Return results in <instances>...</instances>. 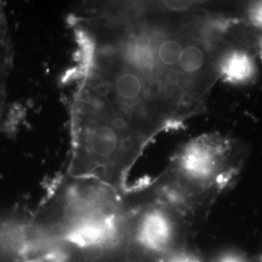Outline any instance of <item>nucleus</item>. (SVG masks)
I'll return each instance as SVG.
<instances>
[{"label": "nucleus", "mask_w": 262, "mask_h": 262, "mask_svg": "<svg viewBox=\"0 0 262 262\" xmlns=\"http://www.w3.org/2000/svg\"><path fill=\"white\" fill-rule=\"evenodd\" d=\"M77 54L70 173L119 181L159 131L200 112L239 20L193 2L88 1L68 16Z\"/></svg>", "instance_id": "nucleus-1"}, {"label": "nucleus", "mask_w": 262, "mask_h": 262, "mask_svg": "<svg viewBox=\"0 0 262 262\" xmlns=\"http://www.w3.org/2000/svg\"><path fill=\"white\" fill-rule=\"evenodd\" d=\"M234 152L233 143L225 137L199 136L177 151L172 161V174L186 185L206 186L226 172Z\"/></svg>", "instance_id": "nucleus-2"}, {"label": "nucleus", "mask_w": 262, "mask_h": 262, "mask_svg": "<svg viewBox=\"0 0 262 262\" xmlns=\"http://www.w3.org/2000/svg\"><path fill=\"white\" fill-rule=\"evenodd\" d=\"M176 234V217L165 203H157L142 210L135 221L137 243L151 253H164Z\"/></svg>", "instance_id": "nucleus-3"}, {"label": "nucleus", "mask_w": 262, "mask_h": 262, "mask_svg": "<svg viewBox=\"0 0 262 262\" xmlns=\"http://www.w3.org/2000/svg\"><path fill=\"white\" fill-rule=\"evenodd\" d=\"M249 40L236 44L225 51L222 56L219 74L225 82L230 84H246L253 82L256 74V64L250 46Z\"/></svg>", "instance_id": "nucleus-4"}, {"label": "nucleus", "mask_w": 262, "mask_h": 262, "mask_svg": "<svg viewBox=\"0 0 262 262\" xmlns=\"http://www.w3.org/2000/svg\"><path fill=\"white\" fill-rule=\"evenodd\" d=\"M247 17L253 28H259L262 30V1L249 6Z\"/></svg>", "instance_id": "nucleus-5"}]
</instances>
